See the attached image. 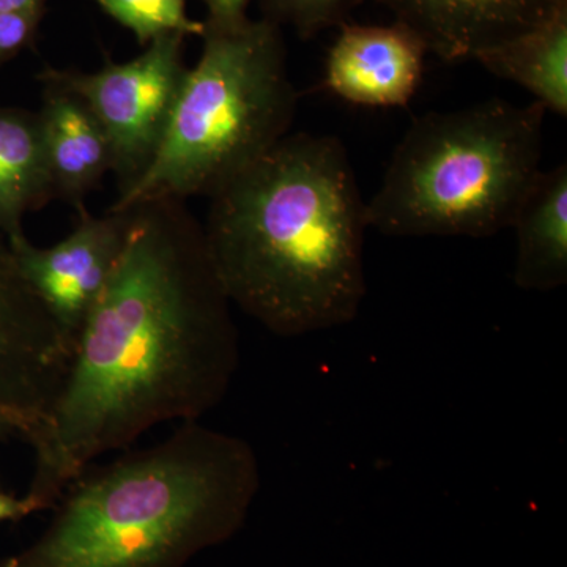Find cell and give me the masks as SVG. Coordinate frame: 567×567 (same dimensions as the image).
<instances>
[{
	"instance_id": "obj_1",
	"label": "cell",
	"mask_w": 567,
	"mask_h": 567,
	"mask_svg": "<svg viewBox=\"0 0 567 567\" xmlns=\"http://www.w3.org/2000/svg\"><path fill=\"white\" fill-rule=\"evenodd\" d=\"M110 281L74 341L65 380L28 440L35 468L29 513L52 509L112 451L155 425L193 423L221 404L238 368L229 297L213 267L203 224L185 200L128 208Z\"/></svg>"
},
{
	"instance_id": "obj_2",
	"label": "cell",
	"mask_w": 567,
	"mask_h": 567,
	"mask_svg": "<svg viewBox=\"0 0 567 567\" xmlns=\"http://www.w3.org/2000/svg\"><path fill=\"white\" fill-rule=\"evenodd\" d=\"M368 212L346 145L287 134L210 196L205 244L230 303L282 338L353 322Z\"/></svg>"
},
{
	"instance_id": "obj_3",
	"label": "cell",
	"mask_w": 567,
	"mask_h": 567,
	"mask_svg": "<svg viewBox=\"0 0 567 567\" xmlns=\"http://www.w3.org/2000/svg\"><path fill=\"white\" fill-rule=\"evenodd\" d=\"M259 488L246 440L182 423L158 445L85 470L43 533L0 567H186L244 528Z\"/></svg>"
},
{
	"instance_id": "obj_4",
	"label": "cell",
	"mask_w": 567,
	"mask_h": 567,
	"mask_svg": "<svg viewBox=\"0 0 567 567\" xmlns=\"http://www.w3.org/2000/svg\"><path fill=\"white\" fill-rule=\"evenodd\" d=\"M546 115L536 102L492 99L416 117L365 203L369 227L390 237L487 238L507 229L540 173Z\"/></svg>"
},
{
	"instance_id": "obj_5",
	"label": "cell",
	"mask_w": 567,
	"mask_h": 567,
	"mask_svg": "<svg viewBox=\"0 0 567 567\" xmlns=\"http://www.w3.org/2000/svg\"><path fill=\"white\" fill-rule=\"evenodd\" d=\"M204 24L203 52L186 71L155 158L110 210L162 197H210L289 134L298 93L278 22Z\"/></svg>"
},
{
	"instance_id": "obj_6",
	"label": "cell",
	"mask_w": 567,
	"mask_h": 567,
	"mask_svg": "<svg viewBox=\"0 0 567 567\" xmlns=\"http://www.w3.org/2000/svg\"><path fill=\"white\" fill-rule=\"evenodd\" d=\"M185 39L181 33L158 37L132 61L107 62L92 73L43 71L76 92L102 125L110 142L111 173L117 177L118 194L145 173L162 145L188 71Z\"/></svg>"
},
{
	"instance_id": "obj_7",
	"label": "cell",
	"mask_w": 567,
	"mask_h": 567,
	"mask_svg": "<svg viewBox=\"0 0 567 567\" xmlns=\"http://www.w3.org/2000/svg\"><path fill=\"white\" fill-rule=\"evenodd\" d=\"M73 346L22 278L0 234V413L22 440L43 423L63 385Z\"/></svg>"
},
{
	"instance_id": "obj_8",
	"label": "cell",
	"mask_w": 567,
	"mask_h": 567,
	"mask_svg": "<svg viewBox=\"0 0 567 567\" xmlns=\"http://www.w3.org/2000/svg\"><path fill=\"white\" fill-rule=\"evenodd\" d=\"M128 226V210L92 216L81 207L74 229L50 248L24 233L7 238L22 278L73 347L117 265Z\"/></svg>"
},
{
	"instance_id": "obj_9",
	"label": "cell",
	"mask_w": 567,
	"mask_h": 567,
	"mask_svg": "<svg viewBox=\"0 0 567 567\" xmlns=\"http://www.w3.org/2000/svg\"><path fill=\"white\" fill-rule=\"evenodd\" d=\"M427 48L412 29L341 24L328 52L323 87L364 107H405L420 89Z\"/></svg>"
},
{
	"instance_id": "obj_10",
	"label": "cell",
	"mask_w": 567,
	"mask_h": 567,
	"mask_svg": "<svg viewBox=\"0 0 567 567\" xmlns=\"http://www.w3.org/2000/svg\"><path fill=\"white\" fill-rule=\"evenodd\" d=\"M395 21L423 40L443 62L473 59L477 52L535 28L566 9L567 0H379Z\"/></svg>"
},
{
	"instance_id": "obj_11",
	"label": "cell",
	"mask_w": 567,
	"mask_h": 567,
	"mask_svg": "<svg viewBox=\"0 0 567 567\" xmlns=\"http://www.w3.org/2000/svg\"><path fill=\"white\" fill-rule=\"evenodd\" d=\"M39 121L54 199L82 207V199L111 173L110 142L84 100L47 73Z\"/></svg>"
},
{
	"instance_id": "obj_12",
	"label": "cell",
	"mask_w": 567,
	"mask_h": 567,
	"mask_svg": "<svg viewBox=\"0 0 567 567\" xmlns=\"http://www.w3.org/2000/svg\"><path fill=\"white\" fill-rule=\"evenodd\" d=\"M511 227L517 254L513 279L527 292H551L567 282V164L540 169Z\"/></svg>"
},
{
	"instance_id": "obj_13",
	"label": "cell",
	"mask_w": 567,
	"mask_h": 567,
	"mask_svg": "<svg viewBox=\"0 0 567 567\" xmlns=\"http://www.w3.org/2000/svg\"><path fill=\"white\" fill-rule=\"evenodd\" d=\"M476 62L532 93L536 103L567 115V7L535 28L477 52Z\"/></svg>"
},
{
	"instance_id": "obj_14",
	"label": "cell",
	"mask_w": 567,
	"mask_h": 567,
	"mask_svg": "<svg viewBox=\"0 0 567 567\" xmlns=\"http://www.w3.org/2000/svg\"><path fill=\"white\" fill-rule=\"evenodd\" d=\"M54 199L39 114L0 107V234H22V221Z\"/></svg>"
},
{
	"instance_id": "obj_15",
	"label": "cell",
	"mask_w": 567,
	"mask_h": 567,
	"mask_svg": "<svg viewBox=\"0 0 567 567\" xmlns=\"http://www.w3.org/2000/svg\"><path fill=\"white\" fill-rule=\"evenodd\" d=\"M136 37L141 47L169 33L203 37L205 24L186 13V0H93Z\"/></svg>"
},
{
	"instance_id": "obj_16",
	"label": "cell",
	"mask_w": 567,
	"mask_h": 567,
	"mask_svg": "<svg viewBox=\"0 0 567 567\" xmlns=\"http://www.w3.org/2000/svg\"><path fill=\"white\" fill-rule=\"evenodd\" d=\"M275 22H289L305 39H311L317 32L342 24L350 13L363 0H267Z\"/></svg>"
},
{
	"instance_id": "obj_17",
	"label": "cell",
	"mask_w": 567,
	"mask_h": 567,
	"mask_svg": "<svg viewBox=\"0 0 567 567\" xmlns=\"http://www.w3.org/2000/svg\"><path fill=\"white\" fill-rule=\"evenodd\" d=\"M43 11L0 13V65L17 58L32 43L43 20Z\"/></svg>"
},
{
	"instance_id": "obj_18",
	"label": "cell",
	"mask_w": 567,
	"mask_h": 567,
	"mask_svg": "<svg viewBox=\"0 0 567 567\" xmlns=\"http://www.w3.org/2000/svg\"><path fill=\"white\" fill-rule=\"evenodd\" d=\"M208 17L205 22L215 28L230 29L248 21V9L252 0H203Z\"/></svg>"
},
{
	"instance_id": "obj_19",
	"label": "cell",
	"mask_w": 567,
	"mask_h": 567,
	"mask_svg": "<svg viewBox=\"0 0 567 567\" xmlns=\"http://www.w3.org/2000/svg\"><path fill=\"white\" fill-rule=\"evenodd\" d=\"M29 516H31V513H29L24 499L0 491V524L18 522Z\"/></svg>"
},
{
	"instance_id": "obj_20",
	"label": "cell",
	"mask_w": 567,
	"mask_h": 567,
	"mask_svg": "<svg viewBox=\"0 0 567 567\" xmlns=\"http://www.w3.org/2000/svg\"><path fill=\"white\" fill-rule=\"evenodd\" d=\"M47 0H0V13H24L44 10Z\"/></svg>"
},
{
	"instance_id": "obj_21",
	"label": "cell",
	"mask_w": 567,
	"mask_h": 567,
	"mask_svg": "<svg viewBox=\"0 0 567 567\" xmlns=\"http://www.w3.org/2000/svg\"><path fill=\"white\" fill-rule=\"evenodd\" d=\"M13 439H22L20 427L9 416L0 413V443L9 442V440Z\"/></svg>"
}]
</instances>
